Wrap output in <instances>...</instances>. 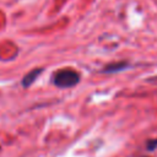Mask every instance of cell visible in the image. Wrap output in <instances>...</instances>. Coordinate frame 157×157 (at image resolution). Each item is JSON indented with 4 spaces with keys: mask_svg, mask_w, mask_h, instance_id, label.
Returning <instances> with one entry per match:
<instances>
[{
    "mask_svg": "<svg viewBox=\"0 0 157 157\" xmlns=\"http://www.w3.org/2000/svg\"><path fill=\"white\" fill-rule=\"evenodd\" d=\"M80 82V74L72 69L65 67L53 75V83L59 88H70Z\"/></svg>",
    "mask_w": 157,
    "mask_h": 157,
    "instance_id": "cell-1",
    "label": "cell"
},
{
    "mask_svg": "<svg viewBox=\"0 0 157 157\" xmlns=\"http://www.w3.org/2000/svg\"><path fill=\"white\" fill-rule=\"evenodd\" d=\"M42 71H43V69H34V70L29 71V72L23 77L22 85H23L25 87H29V86L36 81V78L42 74Z\"/></svg>",
    "mask_w": 157,
    "mask_h": 157,
    "instance_id": "cell-3",
    "label": "cell"
},
{
    "mask_svg": "<svg viewBox=\"0 0 157 157\" xmlns=\"http://www.w3.org/2000/svg\"><path fill=\"white\" fill-rule=\"evenodd\" d=\"M141 157H147V156H141Z\"/></svg>",
    "mask_w": 157,
    "mask_h": 157,
    "instance_id": "cell-5",
    "label": "cell"
},
{
    "mask_svg": "<svg viewBox=\"0 0 157 157\" xmlns=\"http://www.w3.org/2000/svg\"><path fill=\"white\" fill-rule=\"evenodd\" d=\"M129 66V63L128 61H118V63H112L107 66L103 67L102 72H105V74H113V72H118V71H123L125 70L126 67Z\"/></svg>",
    "mask_w": 157,
    "mask_h": 157,
    "instance_id": "cell-2",
    "label": "cell"
},
{
    "mask_svg": "<svg viewBox=\"0 0 157 157\" xmlns=\"http://www.w3.org/2000/svg\"><path fill=\"white\" fill-rule=\"evenodd\" d=\"M146 148H147L148 151L156 150V148H157V139H151V140H148L147 144H146Z\"/></svg>",
    "mask_w": 157,
    "mask_h": 157,
    "instance_id": "cell-4",
    "label": "cell"
}]
</instances>
